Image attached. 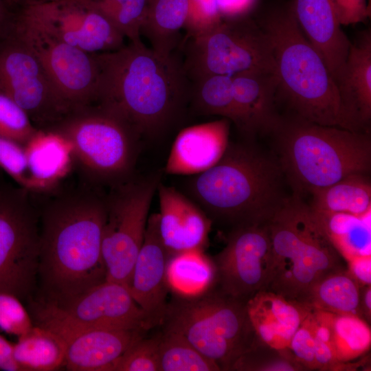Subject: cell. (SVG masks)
<instances>
[{
    "mask_svg": "<svg viewBox=\"0 0 371 371\" xmlns=\"http://www.w3.org/2000/svg\"><path fill=\"white\" fill-rule=\"evenodd\" d=\"M106 216V197L87 190L58 195L44 206L32 300L62 304L106 280L102 254Z\"/></svg>",
    "mask_w": 371,
    "mask_h": 371,
    "instance_id": "obj_1",
    "label": "cell"
},
{
    "mask_svg": "<svg viewBox=\"0 0 371 371\" xmlns=\"http://www.w3.org/2000/svg\"><path fill=\"white\" fill-rule=\"evenodd\" d=\"M98 70L95 104L113 112L141 136L157 135L180 114L190 89L181 63L143 43L94 54Z\"/></svg>",
    "mask_w": 371,
    "mask_h": 371,
    "instance_id": "obj_2",
    "label": "cell"
},
{
    "mask_svg": "<svg viewBox=\"0 0 371 371\" xmlns=\"http://www.w3.org/2000/svg\"><path fill=\"white\" fill-rule=\"evenodd\" d=\"M277 158L249 143H229L212 167L195 175L191 195L212 222L231 229L267 223L286 196Z\"/></svg>",
    "mask_w": 371,
    "mask_h": 371,
    "instance_id": "obj_3",
    "label": "cell"
},
{
    "mask_svg": "<svg viewBox=\"0 0 371 371\" xmlns=\"http://www.w3.org/2000/svg\"><path fill=\"white\" fill-rule=\"evenodd\" d=\"M260 25L272 45L278 99L281 96L295 115L308 121L366 131L344 106L326 63L304 35L291 4L272 9Z\"/></svg>",
    "mask_w": 371,
    "mask_h": 371,
    "instance_id": "obj_4",
    "label": "cell"
},
{
    "mask_svg": "<svg viewBox=\"0 0 371 371\" xmlns=\"http://www.w3.org/2000/svg\"><path fill=\"white\" fill-rule=\"evenodd\" d=\"M271 133L284 179L302 197L354 173L368 174V131L322 125L297 115L280 117Z\"/></svg>",
    "mask_w": 371,
    "mask_h": 371,
    "instance_id": "obj_5",
    "label": "cell"
},
{
    "mask_svg": "<svg viewBox=\"0 0 371 371\" xmlns=\"http://www.w3.org/2000/svg\"><path fill=\"white\" fill-rule=\"evenodd\" d=\"M271 241L270 273L264 290L304 303L313 286L344 267L309 206L293 193L268 221Z\"/></svg>",
    "mask_w": 371,
    "mask_h": 371,
    "instance_id": "obj_6",
    "label": "cell"
},
{
    "mask_svg": "<svg viewBox=\"0 0 371 371\" xmlns=\"http://www.w3.org/2000/svg\"><path fill=\"white\" fill-rule=\"evenodd\" d=\"M161 325L163 330L182 335L224 371H232L258 340L247 302L223 293L214 285L195 296L175 295L167 303Z\"/></svg>",
    "mask_w": 371,
    "mask_h": 371,
    "instance_id": "obj_7",
    "label": "cell"
},
{
    "mask_svg": "<svg viewBox=\"0 0 371 371\" xmlns=\"http://www.w3.org/2000/svg\"><path fill=\"white\" fill-rule=\"evenodd\" d=\"M43 130L69 142L74 161L95 181L115 186L129 179L139 135L104 107L93 104L73 109Z\"/></svg>",
    "mask_w": 371,
    "mask_h": 371,
    "instance_id": "obj_8",
    "label": "cell"
},
{
    "mask_svg": "<svg viewBox=\"0 0 371 371\" xmlns=\"http://www.w3.org/2000/svg\"><path fill=\"white\" fill-rule=\"evenodd\" d=\"M183 65L192 80L214 74L276 73L270 38L249 16L223 19L210 32L191 38Z\"/></svg>",
    "mask_w": 371,
    "mask_h": 371,
    "instance_id": "obj_9",
    "label": "cell"
},
{
    "mask_svg": "<svg viewBox=\"0 0 371 371\" xmlns=\"http://www.w3.org/2000/svg\"><path fill=\"white\" fill-rule=\"evenodd\" d=\"M34 325L62 337L97 328L149 330L146 317L125 285L104 280L62 304L27 302Z\"/></svg>",
    "mask_w": 371,
    "mask_h": 371,
    "instance_id": "obj_10",
    "label": "cell"
},
{
    "mask_svg": "<svg viewBox=\"0 0 371 371\" xmlns=\"http://www.w3.org/2000/svg\"><path fill=\"white\" fill-rule=\"evenodd\" d=\"M28 190L0 189V292L27 302L37 288L39 212Z\"/></svg>",
    "mask_w": 371,
    "mask_h": 371,
    "instance_id": "obj_11",
    "label": "cell"
},
{
    "mask_svg": "<svg viewBox=\"0 0 371 371\" xmlns=\"http://www.w3.org/2000/svg\"><path fill=\"white\" fill-rule=\"evenodd\" d=\"M159 183L157 175L139 179H128L115 185L114 190L106 197L102 254L106 280L128 286Z\"/></svg>",
    "mask_w": 371,
    "mask_h": 371,
    "instance_id": "obj_12",
    "label": "cell"
},
{
    "mask_svg": "<svg viewBox=\"0 0 371 371\" xmlns=\"http://www.w3.org/2000/svg\"><path fill=\"white\" fill-rule=\"evenodd\" d=\"M11 30L36 56L69 111L95 103L99 70L94 54L63 41L21 9L14 11Z\"/></svg>",
    "mask_w": 371,
    "mask_h": 371,
    "instance_id": "obj_13",
    "label": "cell"
},
{
    "mask_svg": "<svg viewBox=\"0 0 371 371\" xmlns=\"http://www.w3.org/2000/svg\"><path fill=\"white\" fill-rule=\"evenodd\" d=\"M0 91L17 103L38 129L69 111L36 56L12 30L0 38Z\"/></svg>",
    "mask_w": 371,
    "mask_h": 371,
    "instance_id": "obj_14",
    "label": "cell"
},
{
    "mask_svg": "<svg viewBox=\"0 0 371 371\" xmlns=\"http://www.w3.org/2000/svg\"><path fill=\"white\" fill-rule=\"evenodd\" d=\"M214 286L247 302L264 290L270 273L271 241L268 222L231 229L225 247L212 259Z\"/></svg>",
    "mask_w": 371,
    "mask_h": 371,
    "instance_id": "obj_15",
    "label": "cell"
},
{
    "mask_svg": "<svg viewBox=\"0 0 371 371\" xmlns=\"http://www.w3.org/2000/svg\"><path fill=\"white\" fill-rule=\"evenodd\" d=\"M19 9L54 36L87 53L124 45V35L93 0H50Z\"/></svg>",
    "mask_w": 371,
    "mask_h": 371,
    "instance_id": "obj_16",
    "label": "cell"
},
{
    "mask_svg": "<svg viewBox=\"0 0 371 371\" xmlns=\"http://www.w3.org/2000/svg\"><path fill=\"white\" fill-rule=\"evenodd\" d=\"M159 213L148 216L144 241L136 258L129 292L144 311L149 328L161 325L167 305L168 254L159 232Z\"/></svg>",
    "mask_w": 371,
    "mask_h": 371,
    "instance_id": "obj_17",
    "label": "cell"
},
{
    "mask_svg": "<svg viewBox=\"0 0 371 371\" xmlns=\"http://www.w3.org/2000/svg\"><path fill=\"white\" fill-rule=\"evenodd\" d=\"M159 232L169 258L207 245L212 221L201 207L173 187L159 183Z\"/></svg>",
    "mask_w": 371,
    "mask_h": 371,
    "instance_id": "obj_18",
    "label": "cell"
},
{
    "mask_svg": "<svg viewBox=\"0 0 371 371\" xmlns=\"http://www.w3.org/2000/svg\"><path fill=\"white\" fill-rule=\"evenodd\" d=\"M304 35L321 55L336 82L351 41L341 29L332 0H292L290 3Z\"/></svg>",
    "mask_w": 371,
    "mask_h": 371,
    "instance_id": "obj_19",
    "label": "cell"
},
{
    "mask_svg": "<svg viewBox=\"0 0 371 371\" xmlns=\"http://www.w3.org/2000/svg\"><path fill=\"white\" fill-rule=\"evenodd\" d=\"M225 118L187 127L177 135L165 170L170 175H197L215 165L229 144Z\"/></svg>",
    "mask_w": 371,
    "mask_h": 371,
    "instance_id": "obj_20",
    "label": "cell"
},
{
    "mask_svg": "<svg viewBox=\"0 0 371 371\" xmlns=\"http://www.w3.org/2000/svg\"><path fill=\"white\" fill-rule=\"evenodd\" d=\"M144 332L97 328L63 337L66 342L63 367L71 371H113L119 359Z\"/></svg>",
    "mask_w": 371,
    "mask_h": 371,
    "instance_id": "obj_21",
    "label": "cell"
},
{
    "mask_svg": "<svg viewBox=\"0 0 371 371\" xmlns=\"http://www.w3.org/2000/svg\"><path fill=\"white\" fill-rule=\"evenodd\" d=\"M238 129L247 137L271 133L280 115L276 110V73L246 72L232 76Z\"/></svg>",
    "mask_w": 371,
    "mask_h": 371,
    "instance_id": "obj_22",
    "label": "cell"
},
{
    "mask_svg": "<svg viewBox=\"0 0 371 371\" xmlns=\"http://www.w3.org/2000/svg\"><path fill=\"white\" fill-rule=\"evenodd\" d=\"M249 320L257 338L276 349L288 348L302 321L312 310L304 303L260 290L247 302Z\"/></svg>",
    "mask_w": 371,
    "mask_h": 371,
    "instance_id": "obj_23",
    "label": "cell"
},
{
    "mask_svg": "<svg viewBox=\"0 0 371 371\" xmlns=\"http://www.w3.org/2000/svg\"><path fill=\"white\" fill-rule=\"evenodd\" d=\"M344 106L364 131L371 120V32L360 34L350 43L347 58L336 80Z\"/></svg>",
    "mask_w": 371,
    "mask_h": 371,
    "instance_id": "obj_24",
    "label": "cell"
},
{
    "mask_svg": "<svg viewBox=\"0 0 371 371\" xmlns=\"http://www.w3.org/2000/svg\"><path fill=\"white\" fill-rule=\"evenodd\" d=\"M24 148L34 192L52 189L74 161L69 142L51 131L38 129Z\"/></svg>",
    "mask_w": 371,
    "mask_h": 371,
    "instance_id": "obj_25",
    "label": "cell"
},
{
    "mask_svg": "<svg viewBox=\"0 0 371 371\" xmlns=\"http://www.w3.org/2000/svg\"><path fill=\"white\" fill-rule=\"evenodd\" d=\"M188 12V0H148L140 34L154 51L170 55L178 44L180 30L185 28Z\"/></svg>",
    "mask_w": 371,
    "mask_h": 371,
    "instance_id": "obj_26",
    "label": "cell"
},
{
    "mask_svg": "<svg viewBox=\"0 0 371 371\" xmlns=\"http://www.w3.org/2000/svg\"><path fill=\"white\" fill-rule=\"evenodd\" d=\"M65 340L58 334L34 325L12 344L13 358L20 371H54L63 368Z\"/></svg>",
    "mask_w": 371,
    "mask_h": 371,
    "instance_id": "obj_27",
    "label": "cell"
},
{
    "mask_svg": "<svg viewBox=\"0 0 371 371\" xmlns=\"http://www.w3.org/2000/svg\"><path fill=\"white\" fill-rule=\"evenodd\" d=\"M368 174L354 173L311 194L314 212L363 216L370 213L371 182Z\"/></svg>",
    "mask_w": 371,
    "mask_h": 371,
    "instance_id": "obj_28",
    "label": "cell"
},
{
    "mask_svg": "<svg viewBox=\"0 0 371 371\" xmlns=\"http://www.w3.org/2000/svg\"><path fill=\"white\" fill-rule=\"evenodd\" d=\"M312 212L341 257L348 261L357 256H370V213L355 216Z\"/></svg>",
    "mask_w": 371,
    "mask_h": 371,
    "instance_id": "obj_29",
    "label": "cell"
},
{
    "mask_svg": "<svg viewBox=\"0 0 371 371\" xmlns=\"http://www.w3.org/2000/svg\"><path fill=\"white\" fill-rule=\"evenodd\" d=\"M360 287L348 269L343 267L318 280L310 291L305 304L313 310L362 318Z\"/></svg>",
    "mask_w": 371,
    "mask_h": 371,
    "instance_id": "obj_30",
    "label": "cell"
},
{
    "mask_svg": "<svg viewBox=\"0 0 371 371\" xmlns=\"http://www.w3.org/2000/svg\"><path fill=\"white\" fill-rule=\"evenodd\" d=\"M166 280L175 295L192 297L200 295L214 284L215 269L212 260L203 250H190L169 258Z\"/></svg>",
    "mask_w": 371,
    "mask_h": 371,
    "instance_id": "obj_31",
    "label": "cell"
},
{
    "mask_svg": "<svg viewBox=\"0 0 371 371\" xmlns=\"http://www.w3.org/2000/svg\"><path fill=\"white\" fill-rule=\"evenodd\" d=\"M314 311L328 330L330 341L339 362L348 363L369 350L371 330L366 320L357 315Z\"/></svg>",
    "mask_w": 371,
    "mask_h": 371,
    "instance_id": "obj_32",
    "label": "cell"
},
{
    "mask_svg": "<svg viewBox=\"0 0 371 371\" xmlns=\"http://www.w3.org/2000/svg\"><path fill=\"white\" fill-rule=\"evenodd\" d=\"M191 90L193 104L202 115H218L238 125L232 77L207 75L194 79Z\"/></svg>",
    "mask_w": 371,
    "mask_h": 371,
    "instance_id": "obj_33",
    "label": "cell"
},
{
    "mask_svg": "<svg viewBox=\"0 0 371 371\" xmlns=\"http://www.w3.org/2000/svg\"><path fill=\"white\" fill-rule=\"evenodd\" d=\"M159 368L160 371H221L182 335L166 330L160 333Z\"/></svg>",
    "mask_w": 371,
    "mask_h": 371,
    "instance_id": "obj_34",
    "label": "cell"
},
{
    "mask_svg": "<svg viewBox=\"0 0 371 371\" xmlns=\"http://www.w3.org/2000/svg\"><path fill=\"white\" fill-rule=\"evenodd\" d=\"M235 371H304L288 348L276 349L258 339L236 361Z\"/></svg>",
    "mask_w": 371,
    "mask_h": 371,
    "instance_id": "obj_35",
    "label": "cell"
},
{
    "mask_svg": "<svg viewBox=\"0 0 371 371\" xmlns=\"http://www.w3.org/2000/svg\"><path fill=\"white\" fill-rule=\"evenodd\" d=\"M131 43H142L140 30L148 0H93Z\"/></svg>",
    "mask_w": 371,
    "mask_h": 371,
    "instance_id": "obj_36",
    "label": "cell"
},
{
    "mask_svg": "<svg viewBox=\"0 0 371 371\" xmlns=\"http://www.w3.org/2000/svg\"><path fill=\"white\" fill-rule=\"evenodd\" d=\"M38 131L27 113L0 91V135L25 146Z\"/></svg>",
    "mask_w": 371,
    "mask_h": 371,
    "instance_id": "obj_37",
    "label": "cell"
},
{
    "mask_svg": "<svg viewBox=\"0 0 371 371\" xmlns=\"http://www.w3.org/2000/svg\"><path fill=\"white\" fill-rule=\"evenodd\" d=\"M160 333L136 340L116 363L113 371H160Z\"/></svg>",
    "mask_w": 371,
    "mask_h": 371,
    "instance_id": "obj_38",
    "label": "cell"
},
{
    "mask_svg": "<svg viewBox=\"0 0 371 371\" xmlns=\"http://www.w3.org/2000/svg\"><path fill=\"white\" fill-rule=\"evenodd\" d=\"M0 167L20 187L33 191L24 146L0 135Z\"/></svg>",
    "mask_w": 371,
    "mask_h": 371,
    "instance_id": "obj_39",
    "label": "cell"
},
{
    "mask_svg": "<svg viewBox=\"0 0 371 371\" xmlns=\"http://www.w3.org/2000/svg\"><path fill=\"white\" fill-rule=\"evenodd\" d=\"M315 325L312 309L294 333L288 347L305 370H317L315 355Z\"/></svg>",
    "mask_w": 371,
    "mask_h": 371,
    "instance_id": "obj_40",
    "label": "cell"
},
{
    "mask_svg": "<svg viewBox=\"0 0 371 371\" xmlns=\"http://www.w3.org/2000/svg\"><path fill=\"white\" fill-rule=\"evenodd\" d=\"M222 21L217 0H188L185 28L190 38L210 32Z\"/></svg>",
    "mask_w": 371,
    "mask_h": 371,
    "instance_id": "obj_41",
    "label": "cell"
},
{
    "mask_svg": "<svg viewBox=\"0 0 371 371\" xmlns=\"http://www.w3.org/2000/svg\"><path fill=\"white\" fill-rule=\"evenodd\" d=\"M34 326L27 308L14 295L0 292V328L17 337Z\"/></svg>",
    "mask_w": 371,
    "mask_h": 371,
    "instance_id": "obj_42",
    "label": "cell"
},
{
    "mask_svg": "<svg viewBox=\"0 0 371 371\" xmlns=\"http://www.w3.org/2000/svg\"><path fill=\"white\" fill-rule=\"evenodd\" d=\"M338 20L341 25L364 22L370 9L366 0H332Z\"/></svg>",
    "mask_w": 371,
    "mask_h": 371,
    "instance_id": "obj_43",
    "label": "cell"
},
{
    "mask_svg": "<svg viewBox=\"0 0 371 371\" xmlns=\"http://www.w3.org/2000/svg\"><path fill=\"white\" fill-rule=\"evenodd\" d=\"M223 19L249 16L258 0H217Z\"/></svg>",
    "mask_w": 371,
    "mask_h": 371,
    "instance_id": "obj_44",
    "label": "cell"
},
{
    "mask_svg": "<svg viewBox=\"0 0 371 371\" xmlns=\"http://www.w3.org/2000/svg\"><path fill=\"white\" fill-rule=\"evenodd\" d=\"M348 271L358 284L361 286L370 285L371 283V257L361 256L347 261Z\"/></svg>",
    "mask_w": 371,
    "mask_h": 371,
    "instance_id": "obj_45",
    "label": "cell"
},
{
    "mask_svg": "<svg viewBox=\"0 0 371 371\" xmlns=\"http://www.w3.org/2000/svg\"><path fill=\"white\" fill-rule=\"evenodd\" d=\"M0 370L5 371H20L12 355V343L9 342L0 335Z\"/></svg>",
    "mask_w": 371,
    "mask_h": 371,
    "instance_id": "obj_46",
    "label": "cell"
},
{
    "mask_svg": "<svg viewBox=\"0 0 371 371\" xmlns=\"http://www.w3.org/2000/svg\"><path fill=\"white\" fill-rule=\"evenodd\" d=\"M14 18V12L5 0H0V38L10 32Z\"/></svg>",
    "mask_w": 371,
    "mask_h": 371,
    "instance_id": "obj_47",
    "label": "cell"
},
{
    "mask_svg": "<svg viewBox=\"0 0 371 371\" xmlns=\"http://www.w3.org/2000/svg\"><path fill=\"white\" fill-rule=\"evenodd\" d=\"M360 310L362 318L370 324L371 321L370 285H365L360 287Z\"/></svg>",
    "mask_w": 371,
    "mask_h": 371,
    "instance_id": "obj_48",
    "label": "cell"
},
{
    "mask_svg": "<svg viewBox=\"0 0 371 371\" xmlns=\"http://www.w3.org/2000/svg\"><path fill=\"white\" fill-rule=\"evenodd\" d=\"M47 1L50 0H5L10 8L15 6L16 9Z\"/></svg>",
    "mask_w": 371,
    "mask_h": 371,
    "instance_id": "obj_49",
    "label": "cell"
}]
</instances>
